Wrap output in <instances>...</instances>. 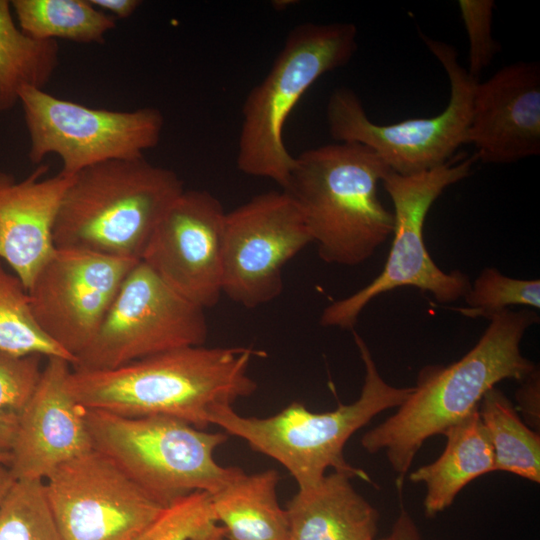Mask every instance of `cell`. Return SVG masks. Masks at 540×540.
I'll use <instances>...</instances> for the list:
<instances>
[{
    "mask_svg": "<svg viewBox=\"0 0 540 540\" xmlns=\"http://www.w3.org/2000/svg\"><path fill=\"white\" fill-rule=\"evenodd\" d=\"M388 538L389 540H422L415 521L403 507L393 524Z\"/></svg>",
    "mask_w": 540,
    "mask_h": 540,
    "instance_id": "cell-33",
    "label": "cell"
},
{
    "mask_svg": "<svg viewBox=\"0 0 540 540\" xmlns=\"http://www.w3.org/2000/svg\"><path fill=\"white\" fill-rule=\"evenodd\" d=\"M11 2L0 0V112L19 102L24 87L44 89L59 62L54 40H39L15 23Z\"/></svg>",
    "mask_w": 540,
    "mask_h": 540,
    "instance_id": "cell-22",
    "label": "cell"
},
{
    "mask_svg": "<svg viewBox=\"0 0 540 540\" xmlns=\"http://www.w3.org/2000/svg\"><path fill=\"white\" fill-rule=\"evenodd\" d=\"M250 347H183L109 370H73L66 387L76 402L126 417L169 416L207 429L210 411L252 395Z\"/></svg>",
    "mask_w": 540,
    "mask_h": 540,
    "instance_id": "cell-2",
    "label": "cell"
},
{
    "mask_svg": "<svg viewBox=\"0 0 540 540\" xmlns=\"http://www.w3.org/2000/svg\"><path fill=\"white\" fill-rule=\"evenodd\" d=\"M356 50L352 23L306 22L291 29L271 69L242 106L236 155L241 172L286 188L295 162L283 139L290 113L321 76L345 66Z\"/></svg>",
    "mask_w": 540,
    "mask_h": 540,
    "instance_id": "cell-6",
    "label": "cell"
},
{
    "mask_svg": "<svg viewBox=\"0 0 540 540\" xmlns=\"http://www.w3.org/2000/svg\"><path fill=\"white\" fill-rule=\"evenodd\" d=\"M0 461L7 464L9 466L10 459L6 456L0 455Z\"/></svg>",
    "mask_w": 540,
    "mask_h": 540,
    "instance_id": "cell-36",
    "label": "cell"
},
{
    "mask_svg": "<svg viewBox=\"0 0 540 540\" xmlns=\"http://www.w3.org/2000/svg\"><path fill=\"white\" fill-rule=\"evenodd\" d=\"M210 493L196 491L164 506L137 540H225Z\"/></svg>",
    "mask_w": 540,
    "mask_h": 540,
    "instance_id": "cell-27",
    "label": "cell"
},
{
    "mask_svg": "<svg viewBox=\"0 0 540 540\" xmlns=\"http://www.w3.org/2000/svg\"><path fill=\"white\" fill-rule=\"evenodd\" d=\"M42 356L15 355L0 350V412L18 416L41 378Z\"/></svg>",
    "mask_w": 540,
    "mask_h": 540,
    "instance_id": "cell-29",
    "label": "cell"
},
{
    "mask_svg": "<svg viewBox=\"0 0 540 540\" xmlns=\"http://www.w3.org/2000/svg\"><path fill=\"white\" fill-rule=\"evenodd\" d=\"M15 479L10 471V468L7 464L0 461V503Z\"/></svg>",
    "mask_w": 540,
    "mask_h": 540,
    "instance_id": "cell-35",
    "label": "cell"
},
{
    "mask_svg": "<svg viewBox=\"0 0 540 540\" xmlns=\"http://www.w3.org/2000/svg\"><path fill=\"white\" fill-rule=\"evenodd\" d=\"M466 143L488 164L540 154V65L518 61L477 83Z\"/></svg>",
    "mask_w": 540,
    "mask_h": 540,
    "instance_id": "cell-16",
    "label": "cell"
},
{
    "mask_svg": "<svg viewBox=\"0 0 540 540\" xmlns=\"http://www.w3.org/2000/svg\"><path fill=\"white\" fill-rule=\"evenodd\" d=\"M390 168L370 148L337 142L295 156L288 185L318 255L326 263L355 266L370 258L394 229L378 185Z\"/></svg>",
    "mask_w": 540,
    "mask_h": 540,
    "instance_id": "cell-3",
    "label": "cell"
},
{
    "mask_svg": "<svg viewBox=\"0 0 540 540\" xmlns=\"http://www.w3.org/2000/svg\"><path fill=\"white\" fill-rule=\"evenodd\" d=\"M420 37L449 78L450 98L441 113L378 124L370 120L358 95L347 87L335 89L326 106L329 133L337 142H354L370 148L390 170L404 176L448 162L466 144L478 83L459 63L454 46L421 32Z\"/></svg>",
    "mask_w": 540,
    "mask_h": 540,
    "instance_id": "cell-9",
    "label": "cell"
},
{
    "mask_svg": "<svg viewBox=\"0 0 540 540\" xmlns=\"http://www.w3.org/2000/svg\"><path fill=\"white\" fill-rule=\"evenodd\" d=\"M353 336L365 369L363 387L354 402L323 413L292 402L280 412L263 418L242 416L232 405H219L210 411L209 424L280 463L294 478L298 489L316 485L329 468L371 482L365 471L346 461L344 447L377 414L401 405L412 387L388 384L363 338L356 332Z\"/></svg>",
    "mask_w": 540,
    "mask_h": 540,
    "instance_id": "cell-4",
    "label": "cell"
},
{
    "mask_svg": "<svg viewBox=\"0 0 540 540\" xmlns=\"http://www.w3.org/2000/svg\"><path fill=\"white\" fill-rule=\"evenodd\" d=\"M18 26L39 40L63 39L81 44L103 43L115 19L89 0H12Z\"/></svg>",
    "mask_w": 540,
    "mask_h": 540,
    "instance_id": "cell-24",
    "label": "cell"
},
{
    "mask_svg": "<svg viewBox=\"0 0 540 540\" xmlns=\"http://www.w3.org/2000/svg\"><path fill=\"white\" fill-rule=\"evenodd\" d=\"M18 416L0 412V455L11 459L15 433L17 429Z\"/></svg>",
    "mask_w": 540,
    "mask_h": 540,
    "instance_id": "cell-34",
    "label": "cell"
},
{
    "mask_svg": "<svg viewBox=\"0 0 540 540\" xmlns=\"http://www.w3.org/2000/svg\"><path fill=\"white\" fill-rule=\"evenodd\" d=\"M446 445L432 463L409 474L413 483H424L427 517L452 505L460 491L476 478L495 471L493 449L478 409L443 432Z\"/></svg>",
    "mask_w": 540,
    "mask_h": 540,
    "instance_id": "cell-20",
    "label": "cell"
},
{
    "mask_svg": "<svg viewBox=\"0 0 540 540\" xmlns=\"http://www.w3.org/2000/svg\"><path fill=\"white\" fill-rule=\"evenodd\" d=\"M279 480L275 469L254 474L242 471L210 494L225 540H290L286 511L277 497Z\"/></svg>",
    "mask_w": 540,
    "mask_h": 540,
    "instance_id": "cell-21",
    "label": "cell"
},
{
    "mask_svg": "<svg viewBox=\"0 0 540 540\" xmlns=\"http://www.w3.org/2000/svg\"><path fill=\"white\" fill-rule=\"evenodd\" d=\"M464 298L467 307L457 310L471 318H488L512 305L539 309L540 280L512 278L496 268L488 267L470 285Z\"/></svg>",
    "mask_w": 540,
    "mask_h": 540,
    "instance_id": "cell-28",
    "label": "cell"
},
{
    "mask_svg": "<svg viewBox=\"0 0 540 540\" xmlns=\"http://www.w3.org/2000/svg\"><path fill=\"white\" fill-rule=\"evenodd\" d=\"M487 319L488 327L464 356L449 365L423 367L395 413L362 436L367 452L385 451L399 490L427 439L443 434L478 409L485 393L497 383L521 382L537 368L520 348L526 330L539 322L535 311L507 308Z\"/></svg>",
    "mask_w": 540,
    "mask_h": 540,
    "instance_id": "cell-1",
    "label": "cell"
},
{
    "mask_svg": "<svg viewBox=\"0 0 540 540\" xmlns=\"http://www.w3.org/2000/svg\"><path fill=\"white\" fill-rule=\"evenodd\" d=\"M226 212L206 190H184L155 228L141 261L204 310L222 295Z\"/></svg>",
    "mask_w": 540,
    "mask_h": 540,
    "instance_id": "cell-15",
    "label": "cell"
},
{
    "mask_svg": "<svg viewBox=\"0 0 540 540\" xmlns=\"http://www.w3.org/2000/svg\"><path fill=\"white\" fill-rule=\"evenodd\" d=\"M313 243L289 193L270 191L226 212L222 294L248 309L276 299L288 261Z\"/></svg>",
    "mask_w": 540,
    "mask_h": 540,
    "instance_id": "cell-12",
    "label": "cell"
},
{
    "mask_svg": "<svg viewBox=\"0 0 540 540\" xmlns=\"http://www.w3.org/2000/svg\"><path fill=\"white\" fill-rule=\"evenodd\" d=\"M204 311L139 261L71 368L109 370L159 353L204 345L208 337Z\"/></svg>",
    "mask_w": 540,
    "mask_h": 540,
    "instance_id": "cell-11",
    "label": "cell"
},
{
    "mask_svg": "<svg viewBox=\"0 0 540 540\" xmlns=\"http://www.w3.org/2000/svg\"><path fill=\"white\" fill-rule=\"evenodd\" d=\"M19 103L30 139L29 160L38 164L54 154L62 162L60 173L68 176L108 161L144 157L157 146L164 127L155 107L95 108L33 87L20 91Z\"/></svg>",
    "mask_w": 540,
    "mask_h": 540,
    "instance_id": "cell-10",
    "label": "cell"
},
{
    "mask_svg": "<svg viewBox=\"0 0 540 540\" xmlns=\"http://www.w3.org/2000/svg\"><path fill=\"white\" fill-rule=\"evenodd\" d=\"M0 540H63L43 480L14 481L0 503Z\"/></svg>",
    "mask_w": 540,
    "mask_h": 540,
    "instance_id": "cell-26",
    "label": "cell"
},
{
    "mask_svg": "<svg viewBox=\"0 0 540 540\" xmlns=\"http://www.w3.org/2000/svg\"><path fill=\"white\" fill-rule=\"evenodd\" d=\"M0 350L15 355L74 358L50 339L36 321L27 290L0 260Z\"/></svg>",
    "mask_w": 540,
    "mask_h": 540,
    "instance_id": "cell-25",
    "label": "cell"
},
{
    "mask_svg": "<svg viewBox=\"0 0 540 540\" xmlns=\"http://www.w3.org/2000/svg\"><path fill=\"white\" fill-rule=\"evenodd\" d=\"M476 156L453 157L435 168L400 175L389 170L382 180L394 207L392 246L382 272L352 295L330 303L322 312L323 327L352 329L363 309L374 298L400 287L429 292L439 303L456 301L467 294L469 277L459 270L440 269L424 242V223L442 192L471 174Z\"/></svg>",
    "mask_w": 540,
    "mask_h": 540,
    "instance_id": "cell-8",
    "label": "cell"
},
{
    "mask_svg": "<svg viewBox=\"0 0 540 540\" xmlns=\"http://www.w3.org/2000/svg\"><path fill=\"white\" fill-rule=\"evenodd\" d=\"M44 485L63 540H137L163 508L94 449L58 466Z\"/></svg>",
    "mask_w": 540,
    "mask_h": 540,
    "instance_id": "cell-13",
    "label": "cell"
},
{
    "mask_svg": "<svg viewBox=\"0 0 540 540\" xmlns=\"http://www.w3.org/2000/svg\"><path fill=\"white\" fill-rule=\"evenodd\" d=\"M138 262L56 248L34 277L27 289L34 317L75 362L95 337L122 283Z\"/></svg>",
    "mask_w": 540,
    "mask_h": 540,
    "instance_id": "cell-14",
    "label": "cell"
},
{
    "mask_svg": "<svg viewBox=\"0 0 540 540\" xmlns=\"http://www.w3.org/2000/svg\"><path fill=\"white\" fill-rule=\"evenodd\" d=\"M184 190L173 170L144 157L88 167L73 176L63 195L54 245L141 261L161 218Z\"/></svg>",
    "mask_w": 540,
    "mask_h": 540,
    "instance_id": "cell-5",
    "label": "cell"
},
{
    "mask_svg": "<svg viewBox=\"0 0 540 540\" xmlns=\"http://www.w3.org/2000/svg\"><path fill=\"white\" fill-rule=\"evenodd\" d=\"M458 6L469 41L467 72L478 81L500 50L492 36L495 3L492 0H459Z\"/></svg>",
    "mask_w": 540,
    "mask_h": 540,
    "instance_id": "cell-30",
    "label": "cell"
},
{
    "mask_svg": "<svg viewBox=\"0 0 540 540\" xmlns=\"http://www.w3.org/2000/svg\"><path fill=\"white\" fill-rule=\"evenodd\" d=\"M40 165L23 180L0 172V260L25 289L54 253L53 230L63 195L73 176L44 178Z\"/></svg>",
    "mask_w": 540,
    "mask_h": 540,
    "instance_id": "cell-18",
    "label": "cell"
},
{
    "mask_svg": "<svg viewBox=\"0 0 540 540\" xmlns=\"http://www.w3.org/2000/svg\"><path fill=\"white\" fill-rule=\"evenodd\" d=\"M351 478L333 471L313 487L298 489L285 508L290 540L376 539L379 513Z\"/></svg>",
    "mask_w": 540,
    "mask_h": 540,
    "instance_id": "cell-19",
    "label": "cell"
},
{
    "mask_svg": "<svg viewBox=\"0 0 540 540\" xmlns=\"http://www.w3.org/2000/svg\"><path fill=\"white\" fill-rule=\"evenodd\" d=\"M90 3L115 19L131 17L141 5L139 0H89Z\"/></svg>",
    "mask_w": 540,
    "mask_h": 540,
    "instance_id": "cell-32",
    "label": "cell"
},
{
    "mask_svg": "<svg viewBox=\"0 0 540 540\" xmlns=\"http://www.w3.org/2000/svg\"><path fill=\"white\" fill-rule=\"evenodd\" d=\"M374 540H389V538L386 537V538H382V539H374Z\"/></svg>",
    "mask_w": 540,
    "mask_h": 540,
    "instance_id": "cell-37",
    "label": "cell"
},
{
    "mask_svg": "<svg viewBox=\"0 0 540 540\" xmlns=\"http://www.w3.org/2000/svg\"><path fill=\"white\" fill-rule=\"evenodd\" d=\"M478 413L493 449L495 471L539 483V432L523 422L508 397L496 387L485 393Z\"/></svg>",
    "mask_w": 540,
    "mask_h": 540,
    "instance_id": "cell-23",
    "label": "cell"
},
{
    "mask_svg": "<svg viewBox=\"0 0 540 540\" xmlns=\"http://www.w3.org/2000/svg\"><path fill=\"white\" fill-rule=\"evenodd\" d=\"M71 364L47 358L38 386L18 415L10 453V471L17 479H40L61 464L92 450L85 408L66 387Z\"/></svg>",
    "mask_w": 540,
    "mask_h": 540,
    "instance_id": "cell-17",
    "label": "cell"
},
{
    "mask_svg": "<svg viewBox=\"0 0 540 540\" xmlns=\"http://www.w3.org/2000/svg\"><path fill=\"white\" fill-rule=\"evenodd\" d=\"M518 406L526 424L539 431L540 425V374L536 368L523 381L516 392Z\"/></svg>",
    "mask_w": 540,
    "mask_h": 540,
    "instance_id": "cell-31",
    "label": "cell"
},
{
    "mask_svg": "<svg viewBox=\"0 0 540 540\" xmlns=\"http://www.w3.org/2000/svg\"><path fill=\"white\" fill-rule=\"evenodd\" d=\"M92 448L106 456L161 506L196 491L213 494L243 470L222 466L224 432H208L169 416L126 417L86 409Z\"/></svg>",
    "mask_w": 540,
    "mask_h": 540,
    "instance_id": "cell-7",
    "label": "cell"
}]
</instances>
